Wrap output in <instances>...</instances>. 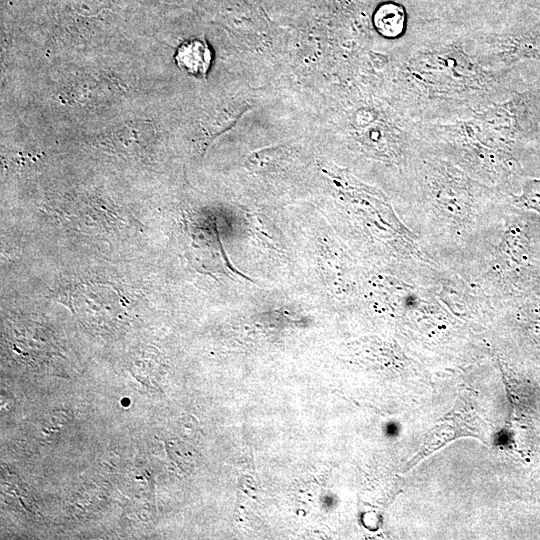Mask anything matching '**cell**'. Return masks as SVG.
Returning a JSON list of instances; mask_svg holds the SVG:
<instances>
[{
	"label": "cell",
	"instance_id": "cell-4",
	"mask_svg": "<svg viewBox=\"0 0 540 540\" xmlns=\"http://www.w3.org/2000/svg\"><path fill=\"white\" fill-rule=\"evenodd\" d=\"M175 62L186 74L204 78L212 64L211 48L204 39H188L177 48Z\"/></svg>",
	"mask_w": 540,
	"mask_h": 540
},
{
	"label": "cell",
	"instance_id": "cell-5",
	"mask_svg": "<svg viewBox=\"0 0 540 540\" xmlns=\"http://www.w3.org/2000/svg\"><path fill=\"white\" fill-rule=\"evenodd\" d=\"M404 23V9L393 2L379 5L373 14L374 28L384 38L399 37L404 30Z\"/></svg>",
	"mask_w": 540,
	"mask_h": 540
},
{
	"label": "cell",
	"instance_id": "cell-3",
	"mask_svg": "<svg viewBox=\"0 0 540 540\" xmlns=\"http://www.w3.org/2000/svg\"><path fill=\"white\" fill-rule=\"evenodd\" d=\"M489 45L504 65L528 59L540 61V31L537 30L507 36Z\"/></svg>",
	"mask_w": 540,
	"mask_h": 540
},
{
	"label": "cell",
	"instance_id": "cell-2",
	"mask_svg": "<svg viewBox=\"0 0 540 540\" xmlns=\"http://www.w3.org/2000/svg\"><path fill=\"white\" fill-rule=\"evenodd\" d=\"M531 108L529 94L514 93L468 118L418 123V130L467 174L496 183L519 168L514 151L532 122Z\"/></svg>",
	"mask_w": 540,
	"mask_h": 540
},
{
	"label": "cell",
	"instance_id": "cell-6",
	"mask_svg": "<svg viewBox=\"0 0 540 540\" xmlns=\"http://www.w3.org/2000/svg\"><path fill=\"white\" fill-rule=\"evenodd\" d=\"M513 201L519 207L533 210L540 215V178L526 179L521 193L513 195Z\"/></svg>",
	"mask_w": 540,
	"mask_h": 540
},
{
	"label": "cell",
	"instance_id": "cell-1",
	"mask_svg": "<svg viewBox=\"0 0 540 540\" xmlns=\"http://www.w3.org/2000/svg\"><path fill=\"white\" fill-rule=\"evenodd\" d=\"M504 73L487 69L460 43L415 47L406 68L407 89L416 123L468 118L504 100Z\"/></svg>",
	"mask_w": 540,
	"mask_h": 540
},
{
	"label": "cell",
	"instance_id": "cell-7",
	"mask_svg": "<svg viewBox=\"0 0 540 540\" xmlns=\"http://www.w3.org/2000/svg\"><path fill=\"white\" fill-rule=\"evenodd\" d=\"M387 432L392 435L397 433V426L395 425H389Z\"/></svg>",
	"mask_w": 540,
	"mask_h": 540
}]
</instances>
